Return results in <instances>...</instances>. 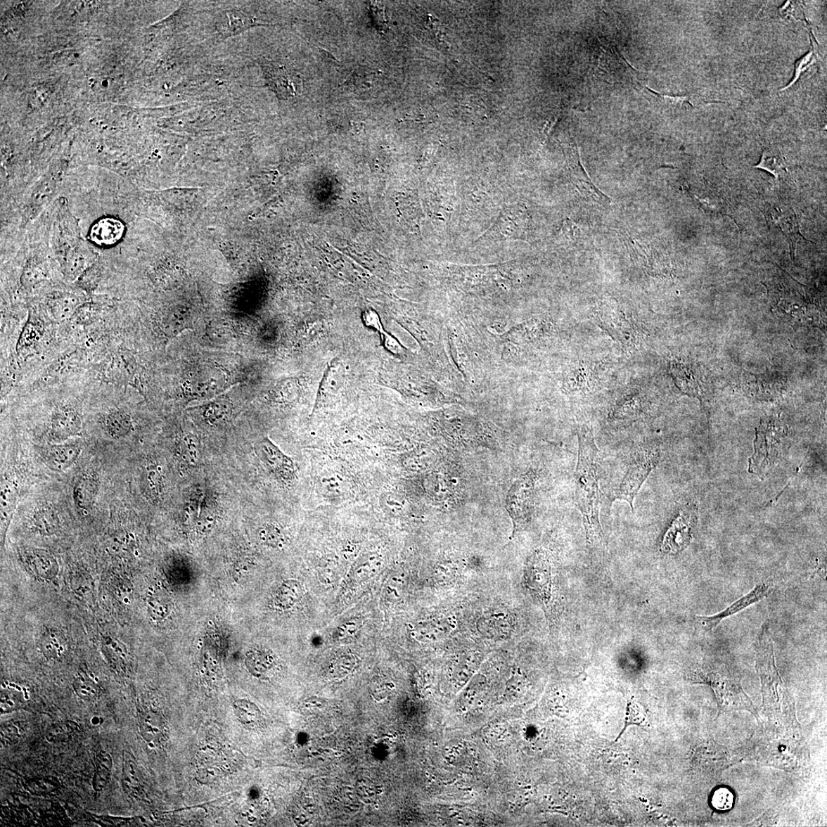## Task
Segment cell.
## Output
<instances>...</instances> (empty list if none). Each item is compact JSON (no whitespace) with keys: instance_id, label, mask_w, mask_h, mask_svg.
Listing matches in <instances>:
<instances>
[{"instance_id":"obj_1","label":"cell","mask_w":827,"mask_h":827,"mask_svg":"<svg viewBox=\"0 0 827 827\" xmlns=\"http://www.w3.org/2000/svg\"><path fill=\"white\" fill-rule=\"evenodd\" d=\"M578 437L579 447L575 472L576 505L582 516L588 544L592 549L604 550V537L599 519L598 468L601 453L591 428L582 426Z\"/></svg>"},{"instance_id":"obj_2","label":"cell","mask_w":827,"mask_h":827,"mask_svg":"<svg viewBox=\"0 0 827 827\" xmlns=\"http://www.w3.org/2000/svg\"><path fill=\"white\" fill-rule=\"evenodd\" d=\"M768 290L774 312L783 320L804 326L825 324L819 305L807 288L788 276L775 280Z\"/></svg>"},{"instance_id":"obj_3","label":"cell","mask_w":827,"mask_h":827,"mask_svg":"<svg viewBox=\"0 0 827 827\" xmlns=\"http://www.w3.org/2000/svg\"><path fill=\"white\" fill-rule=\"evenodd\" d=\"M596 317L601 328L625 352L633 353L640 350L645 332L639 316L624 308H610L602 309Z\"/></svg>"},{"instance_id":"obj_4","label":"cell","mask_w":827,"mask_h":827,"mask_svg":"<svg viewBox=\"0 0 827 827\" xmlns=\"http://www.w3.org/2000/svg\"><path fill=\"white\" fill-rule=\"evenodd\" d=\"M756 435L750 468L752 473H763L776 463L785 452L783 441L787 430L778 419L769 418L762 420Z\"/></svg>"},{"instance_id":"obj_5","label":"cell","mask_w":827,"mask_h":827,"mask_svg":"<svg viewBox=\"0 0 827 827\" xmlns=\"http://www.w3.org/2000/svg\"><path fill=\"white\" fill-rule=\"evenodd\" d=\"M660 459V448L650 447L636 452L629 465L625 476L616 491L614 499L625 501L634 511V499L651 471Z\"/></svg>"},{"instance_id":"obj_6","label":"cell","mask_w":827,"mask_h":827,"mask_svg":"<svg viewBox=\"0 0 827 827\" xmlns=\"http://www.w3.org/2000/svg\"><path fill=\"white\" fill-rule=\"evenodd\" d=\"M670 374L680 390L703 404L710 402L712 392L701 368L691 361L675 359L670 363Z\"/></svg>"},{"instance_id":"obj_7","label":"cell","mask_w":827,"mask_h":827,"mask_svg":"<svg viewBox=\"0 0 827 827\" xmlns=\"http://www.w3.org/2000/svg\"><path fill=\"white\" fill-rule=\"evenodd\" d=\"M255 451L273 475L283 484L291 485L296 480L297 472L294 461L269 437L257 442L255 446Z\"/></svg>"},{"instance_id":"obj_8","label":"cell","mask_w":827,"mask_h":827,"mask_svg":"<svg viewBox=\"0 0 827 827\" xmlns=\"http://www.w3.org/2000/svg\"><path fill=\"white\" fill-rule=\"evenodd\" d=\"M536 477L528 473L517 480L507 498V510L513 522L514 532L528 523Z\"/></svg>"},{"instance_id":"obj_9","label":"cell","mask_w":827,"mask_h":827,"mask_svg":"<svg viewBox=\"0 0 827 827\" xmlns=\"http://www.w3.org/2000/svg\"><path fill=\"white\" fill-rule=\"evenodd\" d=\"M695 520V508H686L679 513L663 537L661 544L663 553L675 555L688 546Z\"/></svg>"},{"instance_id":"obj_10","label":"cell","mask_w":827,"mask_h":827,"mask_svg":"<svg viewBox=\"0 0 827 827\" xmlns=\"http://www.w3.org/2000/svg\"><path fill=\"white\" fill-rule=\"evenodd\" d=\"M550 564L546 553L536 551L528 559L525 570V580L528 587L538 594L542 601L550 598Z\"/></svg>"},{"instance_id":"obj_11","label":"cell","mask_w":827,"mask_h":827,"mask_svg":"<svg viewBox=\"0 0 827 827\" xmlns=\"http://www.w3.org/2000/svg\"><path fill=\"white\" fill-rule=\"evenodd\" d=\"M82 429V418L72 407L60 406L54 411L51 419L50 436L56 440H67L80 434Z\"/></svg>"},{"instance_id":"obj_12","label":"cell","mask_w":827,"mask_h":827,"mask_svg":"<svg viewBox=\"0 0 827 827\" xmlns=\"http://www.w3.org/2000/svg\"><path fill=\"white\" fill-rule=\"evenodd\" d=\"M769 592L770 586L769 584H758L755 586L752 591L746 594L745 596L733 603V604L722 611V613L710 617H697V620L706 630H712L723 619L734 615L739 613V611L755 604V603L760 601L768 596Z\"/></svg>"},{"instance_id":"obj_13","label":"cell","mask_w":827,"mask_h":827,"mask_svg":"<svg viewBox=\"0 0 827 827\" xmlns=\"http://www.w3.org/2000/svg\"><path fill=\"white\" fill-rule=\"evenodd\" d=\"M456 627V620L454 616L442 617L416 626L413 629L411 636L420 642H436L444 639L455 630Z\"/></svg>"},{"instance_id":"obj_14","label":"cell","mask_w":827,"mask_h":827,"mask_svg":"<svg viewBox=\"0 0 827 827\" xmlns=\"http://www.w3.org/2000/svg\"><path fill=\"white\" fill-rule=\"evenodd\" d=\"M100 488V478L98 473L88 470L77 478L74 489L73 499L75 505L81 510H89L96 503Z\"/></svg>"},{"instance_id":"obj_15","label":"cell","mask_w":827,"mask_h":827,"mask_svg":"<svg viewBox=\"0 0 827 827\" xmlns=\"http://www.w3.org/2000/svg\"><path fill=\"white\" fill-rule=\"evenodd\" d=\"M477 629L480 634L487 639H503L509 636L512 631V619L505 611H489L479 619Z\"/></svg>"},{"instance_id":"obj_16","label":"cell","mask_w":827,"mask_h":827,"mask_svg":"<svg viewBox=\"0 0 827 827\" xmlns=\"http://www.w3.org/2000/svg\"><path fill=\"white\" fill-rule=\"evenodd\" d=\"M80 453L81 447L76 444H56L46 448L43 459L51 470L62 472L72 466Z\"/></svg>"},{"instance_id":"obj_17","label":"cell","mask_w":827,"mask_h":827,"mask_svg":"<svg viewBox=\"0 0 827 827\" xmlns=\"http://www.w3.org/2000/svg\"><path fill=\"white\" fill-rule=\"evenodd\" d=\"M267 77L275 91L281 98L294 97L299 93L301 87L300 77L289 73L283 67L277 65L269 67Z\"/></svg>"},{"instance_id":"obj_18","label":"cell","mask_w":827,"mask_h":827,"mask_svg":"<svg viewBox=\"0 0 827 827\" xmlns=\"http://www.w3.org/2000/svg\"><path fill=\"white\" fill-rule=\"evenodd\" d=\"M647 399L640 391L626 395L616 403L613 418L622 421L639 418L647 409Z\"/></svg>"},{"instance_id":"obj_19","label":"cell","mask_w":827,"mask_h":827,"mask_svg":"<svg viewBox=\"0 0 827 827\" xmlns=\"http://www.w3.org/2000/svg\"><path fill=\"white\" fill-rule=\"evenodd\" d=\"M318 489L327 497L340 498L347 494L349 481L340 471L327 470L317 477Z\"/></svg>"},{"instance_id":"obj_20","label":"cell","mask_w":827,"mask_h":827,"mask_svg":"<svg viewBox=\"0 0 827 827\" xmlns=\"http://www.w3.org/2000/svg\"><path fill=\"white\" fill-rule=\"evenodd\" d=\"M772 218L774 222L777 224L783 234L788 238L790 255L792 257L794 256L795 260L797 245L800 240L803 238V236L800 233V222L796 213L793 210L772 212Z\"/></svg>"},{"instance_id":"obj_21","label":"cell","mask_w":827,"mask_h":827,"mask_svg":"<svg viewBox=\"0 0 827 827\" xmlns=\"http://www.w3.org/2000/svg\"><path fill=\"white\" fill-rule=\"evenodd\" d=\"M163 477L159 465L153 461H148L144 465L141 486L144 495L152 501H157L161 496L163 490Z\"/></svg>"},{"instance_id":"obj_22","label":"cell","mask_w":827,"mask_h":827,"mask_svg":"<svg viewBox=\"0 0 827 827\" xmlns=\"http://www.w3.org/2000/svg\"><path fill=\"white\" fill-rule=\"evenodd\" d=\"M103 425L110 437L120 439L132 432L133 422L131 416L124 411L114 410L103 417Z\"/></svg>"},{"instance_id":"obj_23","label":"cell","mask_w":827,"mask_h":827,"mask_svg":"<svg viewBox=\"0 0 827 827\" xmlns=\"http://www.w3.org/2000/svg\"><path fill=\"white\" fill-rule=\"evenodd\" d=\"M123 233V227L119 221L113 219L101 220L91 231V238L102 245L115 243Z\"/></svg>"},{"instance_id":"obj_24","label":"cell","mask_w":827,"mask_h":827,"mask_svg":"<svg viewBox=\"0 0 827 827\" xmlns=\"http://www.w3.org/2000/svg\"><path fill=\"white\" fill-rule=\"evenodd\" d=\"M165 722L162 717L153 710L145 711L140 717V729L144 739L153 742L165 735Z\"/></svg>"},{"instance_id":"obj_25","label":"cell","mask_w":827,"mask_h":827,"mask_svg":"<svg viewBox=\"0 0 827 827\" xmlns=\"http://www.w3.org/2000/svg\"><path fill=\"white\" fill-rule=\"evenodd\" d=\"M122 772L123 788L125 793L133 796L139 794L141 790L140 771L134 757L126 752L124 753Z\"/></svg>"},{"instance_id":"obj_26","label":"cell","mask_w":827,"mask_h":827,"mask_svg":"<svg viewBox=\"0 0 827 827\" xmlns=\"http://www.w3.org/2000/svg\"><path fill=\"white\" fill-rule=\"evenodd\" d=\"M596 364L580 365L577 367L575 371L571 383L572 386L570 389L572 391H576V393L579 392L584 393L585 391H591L596 387L598 384V373H596Z\"/></svg>"},{"instance_id":"obj_27","label":"cell","mask_w":827,"mask_h":827,"mask_svg":"<svg viewBox=\"0 0 827 827\" xmlns=\"http://www.w3.org/2000/svg\"><path fill=\"white\" fill-rule=\"evenodd\" d=\"M113 768V761L109 753L105 751L98 752L96 757V771L93 779V788L101 792L108 786Z\"/></svg>"},{"instance_id":"obj_28","label":"cell","mask_w":827,"mask_h":827,"mask_svg":"<svg viewBox=\"0 0 827 827\" xmlns=\"http://www.w3.org/2000/svg\"><path fill=\"white\" fill-rule=\"evenodd\" d=\"M754 167L768 171L778 179L786 172L787 163L778 150L770 148L764 150L759 165Z\"/></svg>"},{"instance_id":"obj_29","label":"cell","mask_w":827,"mask_h":827,"mask_svg":"<svg viewBox=\"0 0 827 827\" xmlns=\"http://www.w3.org/2000/svg\"><path fill=\"white\" fill-rule=\"evenodd\" d=\"M381 566V558L377 554L369 553L360 557L353 568V579L361 581L373 575Z\"/></svg>"},{"instance_id":"obj_30","label":"cell","mask_w":827,"mask_h":827,"mask_svg":"<svg viewBox=\"0 0 827 827\" xmlns=\"http://www.w3.org/2000/svg\"><path fill=\"white\" fill-rule=\"evenodd\" d=\"M79 299L72 296H66L57 299L51 306V312L58 321H64L73 317L79 309Z\"/></svg>"},{"instance_id":"obj_31","label":"cell","mask_w":827,"mask_h":827,"mask_svg":"<svg viewBox=\"0 0 827 827\" xmlns=\"http://www.w3.org/2000/svg\"><path fill=\"white\" fill-rule=\"evenodd\" d=\"M34 524L43 532H53L58 527V517L51 508H41L34 516Z\"/></svg>"},{"instance_id":"obj_32","label":"cell","mask_w":827,"mask_h":827,"mask_svg":"<svg viewBox=\"0 0 827 827\" xmlns=\"http://www.w3.org/2000/svg\"><path fill=\"white\" fill-rule=\"evenodd\" d=\"M73 686L76 694L79 695L82 700L87 702H91L97 699L98 689L96 685L94 684L91 679L84 677H80L75 680Z\"/></svg>"},{"instance_id":"obj_33","label":"cell","mask_w":827,"mask_h":827,"mask_svg":"<svg viewBox=\"0 0 827 827\" xmlns=\"http://www.w3.org/2000/svg\"><path fill=\"white\" fill-rule=\"evenodd\" d=\"M235 709L239 719L247 725H251L259 720L261 712L252 703L245 700L237 701L235 703Z\"/></svg>"},{"instance_id":"obj_34","label":"cell","mask_w":827,"mask_h":827,"mask_svg":"<svg viewBox=\"0 0 827 827\" xmlns=\"http://www.w3.org/2000/svg\"><path fill=\"white\" fill-rule=\"evenodd\" d=\"M40 340V328L30 319L29 321L24 326L23 331L21 333L18 345H17V350L27 349L34 346Z\"/></svg>"},{"instance_id":"obj_35","label":"cell","mask_w":827,"mask_h":827,"mask_svg":"<svg viewBox=\"0 0 827 827\" xmlns=\"http://www.w3.org/2000/svg\"><path fill=\"white\" fill-rule=\"evenodd\" d=\"M646 720H647V714H646V712L641 706L634 701H628L627 705L624 729L622 730V732L620 733V736L624 733V731L629 726H642L645 723Z\"/></svg>"},{"instance_id":"obj_36","label":"cell","mask_w":827,"mask_h":827,"mask_svg":"<svg viewBox=\"0 0 827 827\" xmlns=\"http://www.w3.org/2000/svg\"><path fill=\"white\" fill-rule=\"evenodd\" d=\"M383 511L389 513H399L406 508V501L399 494L387 492L379 498Z\"/></svg>"},{"instance_id":"obj_37","label":"cell","mask_w":827,"mask_h":827,"mask_svg":"<svg viewBox=\"0 0 827 827\" xmlns=\"http://www.w3.org/2000/svg\"><path fill=\"white\" fill-rule=\"evenodd\" d=\"M733 804L734 795L729 789L722 788L714 791L712 797V804L718 811H728Z\"/></svg>"},{"instance_id":"obj_38","label":"cell","mask_w":827,"mask_h":827,"mask_svg":"<svg viewBox=\"0 0 827 827\" xmlns=\"http://www.w3.org/2000/svg\"><path fill=\"white\" fill-rule=\"evenodd\" d=\"M816 58L815 56L814 50H811L809 53L800 58L796 64L795 74L794 79L786 86V88L781 89V91L788 90L791 88L793 85L795 84L800 79L801 75L807 70L813 64L816 63Z\"/></svg>"},{"instance_id":"obj_39","label":"cell","mask_w":827,"mask_h":827,"mask_svg":"<svg viewBox=\"0 0 827 827\" xmlns=\"http://www.w3.org/2000/svg\"><path fill=\"white\" fill-rule=\"evenodd\" d=\"M178 454L187 463H194L197 461V452L194 442L188 437L180 441L178 445Z\"/></svg>"},{"instance_id":"obj_40","label":"cell","mask_w":827,"mask_h":827,"mask_svg":"<svg viewBox=\"0 0 827 827\" xmlns=\"http://www.w3.org/2000/svg\"><path fill=\"white\" fill-rule=\"evenodd\" d=\"M230 411L229 404L226 402H217L211 404L204 412L206 419L212 422L219 421L225 418Z\"/></svg>"},{"instance_id":"obj_41","label":"cell","mask_w":827,"mask_h":827,"mask_svg":"<svg viewBox=\"0 0 827 827\" xmlns=\"http://www.w3.org/2000/svg\"><path fill=\"white\" fill-rule=\"evenodd\" d=\"M260 535L262 540L270 546H278L282 541L281 531L274 525H267L262 530Z\"/></svg>"},{"instance_id":"obj_42","label":"cell","mask_w":827,"mask_h":827,"mask_svg":"<svg viewBox=\"0 0 827 827\" xmlns=\"http://www.w3.org/2000/svg\"><path fill=\"white\" fill-rule=\"evenodd\" d=\"M97 309L91 305L84 306L77 309L72 318L77 323L89 324L97 317Z\"/></svg>"},{"instance_id":"obj_43","label":"cell","mask_w":827,"mask_h":827,"mask_svg":"<svg viewBox=\"0 0 827 827\" xmlns=\"http://www.w3.org/2000/svg\"><path fill=\"white\" fill-rule=\"evenodd\" d=\"M2 742L8 745L15 744L18 742L20 734L19 729L13 725L4 726L1 729Z\"/></svg>"},{"instance_id":"obj_44","label":"cell","mask_w":827,"mask_h":827,"mask_svg":"<svg viewBox=\"0 0 827 827\" xmlns=\"http://www.w3.org/2000/svg\"><path fill=\"white\" fill-rule=\"evenodd\" d=\"M99 277V271L96 269H90L86 272L80 280L82 287L86 290H92L96 287Z\"/></svg>"},{"instance_id":"obj_45","label":"cell","mask_w":827,"mask_h":827,"mask_svg":"<svg viewBox=\"0 0 827 827\" xmlns=\"http://www.w3.org/2000/svg\"><path fill=\"white\" fill-rule=\"evenodd\" d=\"M361 626V623L360 620H350V622H347V623H345L340 626L338 635L340 639H347L348 636L350 637L352 635H355L359 630Z\"/></svg>"},{"instance_id":"obj_46","label":"cell","mask_w":827,"mask_h":827,"mask_svg":"<svg viewBox=\"0 0 827 827\" xmlns=\"http://www.w3.org/2000/svg\"><path fill=\"white\" fill-rule=\"evenodd\" d=\"M335 663H337V665H335V669H337V674L340 676L344 674H349L350 672L353 668H354V667L356 665V661H355L354 658H351L350 657H345L343 658H340Z\"/></svg>"},{"instance_id":"obj_47","label":"cell","mask_w":827,"mask_h":827,"mask_svg":"<svg viewBox=\"0 0 827 827\" xmlns=\"http://www.w3.org/2000/svg\"><path fill=\"white\" fill-rule=\"evenodd\" d=\"M364 320L368 326L373 327V328L378 331H381L380 321H379V318L375 313H366L364 316Z\"/></svg>"},{"instance_id":"obj_48","label":"cell","mask_w":827,"mask_h":827,"mask_svg":"<svg viewBox=\"0 0 827 827\" xmlns=\"http://www.w3.org/2000/svg\"><path fill=\"white\" fill-rule=\"evenodd\" d=\"M372 12H373V15L375 16L374 20L376 21V23H378V27H379V25H382V27H384V24L386 23V20H385V16L382 15L380 14L381 13L380 8H379L378 6H376L375 5L374 6L373 5Z\"/></svg>"},{"instance_id":"obj_49","label":"cell","mask_w":827,"mask_h":827,"mask_svg":"<svg viewBox=\"0 0 827 827\" xmlns=\"http://www.w3.org/2000/svg\"><path fill=\"white\" fill-rule=\"evenodd\" d=\"M459 790H464V791H466V790H472V789H471V788H468V789H467V788H465V789L459 788Z\"/></svg>"},{"instance_id":"obj_50","label":"cell","mask_w":827,"mask_h":827,"mask_svg":"<svg viewBox=\"0 0 827 827\" xmlns=\"http://www.w3.org/2000/svg\"><path fill=\"white\" fill-rule=\"evenodd\" d=\"M103 86H107V82H103Z\"/></svg>"}]
</instances>
